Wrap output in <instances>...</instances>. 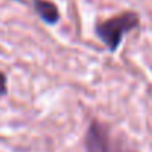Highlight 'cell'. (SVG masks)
Segmentation results:
<instances>
[{
	"label": "cell",
	"mask_w": 152,
	"mask_h": 152,
	"mask_svg": "<svg viewBox=\"0 0 152 152\" xmlns=\"http://www.w3.org/2000/svg\"><path fill=\"white\" fill-rule=\"evenodd\" d=\"M87 152H130L121 142L112 137L107 127L93 122L85 136Z\"/></svg>",
	"instance_id": "7a4b0ae2"
},
{
	"label": "cell",
	"mask_w": 152,
	"mask_h": 152,
	"mask_svg": "<svg viewBox=\"0 0 152 152\" xmlns=\"http://www.w3.org/2000/svg\"><path fill=\"white\" fill-rule=\"evenodd\" d=\"M137 26H139V17L133 12H125L122 15L100 23L96 28V33L110 51H116L124 34L131 31Z\"/></svg>",
	"instance_id": "6da1fadb"
},
{
	"label": "cell",
	"mask_w": 152,
	"mask_h": 152,
	"mask_svg": "<svg viewBox=\"0 0 152 152\" xmlns=\"http://www.w3.org/2000/svg\"><path fill=\"white\" fill-rule=\"evenodd\" d=\"M34 9L37 15L48 24H55L60 18L57 6L48 0H34Z\"/></svg>",
	"instance_id": "3957f363"
},
{
	"label": "cell",
	"mask_w": 152,
	"mask_h": 152,
	"mask_svg": "<svg viewBox=\"0 0 152 152\" xmlns=\"http://www.w3.org/2000/svg\"><path fill=\"white\" fill-rule=\"evenodd\" d=\"M6 94V76L0 72V96Z\"/></svg>",
	"instance_id": "277c9868"
}]
</instances>
